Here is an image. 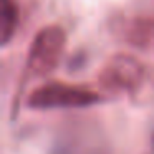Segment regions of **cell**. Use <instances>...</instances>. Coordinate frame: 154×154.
I'll list each match as a JSON object with an SVG mask.
<instances>
[{
	"instance_id": "obj_4",
	"label": "cell",
	"mask_w": 154,
	"mask_h": 154,
	"mask_svg": "<svg viewBox=\"0 0 154 154\" xmlns=\"http://www.w3.org/2000/svg\"><path fill=\"white\" fill-rule=\"evenodd\" d=\"M20 22V12L15 0H0V45L7 47L15 37Z\"/></svg>"
},
{
	"instance_id": "obj_2",
	"label": "cell",
	"mask_w": 154,
	"mask_h": 154,
	"mask_svg": "<svg viewBox=\"0 0 154 154\" xmlns=\"http://www.w3.org/2000/svg\"><path fill=\"white\" fill-rule=\"evenodd\" d=\"M66 45V33L60 25H47L37 32L27 55V73L45 76L58 66Z\"/></svg>"
},
{
	"instance_id": "obj_1",
	"label": "cell",
	"mask_w": 154,
	"mask_h": 154,
	"mask_svg": "<svg viewBox=\"0 0 154 154\" xmlns=\"http://www.w3.org/2000/svg\"><path fill=\"white\" fill-rule=\"evenodd\" d=\"M103 96L85 86L68 83H48L33 90L27 96V106L30 109H78L100 104Z\"/></svg>"
},
{
	"instance_id": "obj_5",
	"label": "cell",
	"mask_w": 154,
	"mask_h": 154,
	"mask_svg": "<svg viewBox=\"0 0 154 154\" xmlns=\"http://www.w3.org/2000/svg\"><path fill=\"white\" fill-rule=\"evenodd\" d=\"M128 33L131 43L137 47H154V23L151 22H136L131 25V30Z\"/></svg>"
},
{
	"instance_id": "obj_3",
	"label": "cell",
	"mask_w": 154,
	"mask_h": 154,
	"mask_svg": "<svg viewBox=\"0 0 154 154\" xmlns=\"http://www.w3.org/2000/svg\"><path fill=\"white\" fill-rule=\"evenodd\" d=\"M143 78L144 68L139 61L128 55H118L101 70L100 83L114 93H133L141 86Z\"/></svg>"
}]
</instances>
